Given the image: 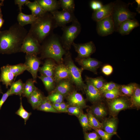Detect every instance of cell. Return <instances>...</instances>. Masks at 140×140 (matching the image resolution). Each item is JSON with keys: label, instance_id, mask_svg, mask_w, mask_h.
I'll return each mask as SVG.
<instances>
[{"label": "cell", "instance_id": "ab89813d", "mask_svg": "<svg viewBox=\"0 0 140 140\" xmlns=\"http://www.w3.org/2000/svg\"><path fill=\"white\" fill-rule=\"evenodd\" d=\"M120 88H117L103 93L105 97L108 99H113L117 98L120 95Z\"/></svg>", "mask_w": 140, "mask_h": 140}, {"label": "cell", "instance_id": "ee69618b", "mask_svg": "<svg viewBox=\"0 0 140 140\" xmlns=\"http://www.w3.org/2000/svg\"><path fill=\"white\" fill-rule=\"evenodd\" d=\"M54 108L58 112H67L68 105L62 102L60 103H52Z\"/></svg>", "mask_w": 140, "mask_h": 140}, {"label": "cell", "instance_id": "e0dca14e", "mask_svg": "<svg viewBox=\"0 0 140 140\" xmlns=\"http://www.w3.org/2000/svg\"><path fill=\"white\" fill-rule=\"evenodd\" d=\"M53 77L55 83H57L63 80H70V74L68 69L63 63L57 65L55 69Z\"/></svg>", "mask_w": 140, "mask_h": 140}, {"label": "cell", "instance_id": "681fc988", "mask_svg": "<svg viewBox=\"0 0 140 140\" xmlns=\"http://www.w3.org/2000/svg\"><path fill=\"white\" fill-rule=\"evenodd\" d=\"M10 95L9 89H8L7 91L3 94L0 100V110L2 106L5 101L8 97Z\"/></svg>", "mask_w": 140, "mask_h": 140}, {"label": "cell", "instance_id": "d4e9b609", "mask_svg": "<svg viewBox=\"0 0 140 140\" xmlns=\"http://www.w3.org/2000/svg\"><path fill=\"white\" fill-rule=\"evenodd\" d=\"M25 5L31 10V14L36 17H41L46 13L36 0L32 2L29 1Z\"/></svg>", "mask_w": 140, "mask_h": 140}, {"label": "cell", "instance_id": "83f0119b", "mask_svg": "<svg viewBox=\"0 0 140 140\" xmlns=\"http://www.w3.org/2000/svg\"><path fill=\"white\" fill-rule=\"evenodd\" d=\"M35 82L32 79H29L24 83L23 96L28 98L37 88L34 85Z\"/></svg>", "mask_w": 140, "mask_h": 140}, {"label": "cell", "instance_id": "52a82bcc", "mask_svg": "<svg viewBox=\"0 0 140 140\" xmlns=\"http://www.w3.org/2000/svg\"><path fill=\"white\" fill-rule=\"evenodd\" d=\"M41 50L40 44L28 32L22 43L20 52L37 55L40 53Z\"/></svg>", "mask_w": 140, "mask_h": 140}, {"label": "cell", "instance_id": "9a60e30c", "mask_svg": "<svg viewBox=\"0 0 140 140\" xmlns=\"http://www.w3.org/2000/svg\"><path fill=\"white\" fill-rule=\"evenodd\" d=\"M69 105L77 107L81 109L86 106L85 101L82 95L74 90L67 96Z\"/></svg>", "mask_w": 140, "mask_h": 140}, {"label": "cell", "instance_id": "4fadbf2b", "mask_svg": "<svg viewBox=\"0 0 140 140\" xmlns=\"http://www.w3.org/2000/svg\"><path fill=\"white\" fill-rule=\"evenodd\" d=\"M114 6V3L111 2L103 5L100 9L93 11L92 18L96 22L111 15Z\"/></svg>", "mask_w": 140, "mask_h": 140}, {"label": "cell", "instance_id": "d6986e66", "mask_svg": "<svg viewBox=\"0 0 140 140\" xmlns=\"http://www.w3.org/2000/svg\"><path fill=\"white\" fill-rule=\"evenodd\" d=\"M57 65L55 61L53 59H46L43 66L39 67L38 72L41 75L53 77Z\"/></svg>", "mask_w": 140, "mask_h": 140}, {"label": "cell", "instance_id": "f907efd6", "mask_svg": "<svg viewBox=\"0 0 140 140\" xmlns=\"http://www.w3.org/2000/svg\"><path fill=\"white\" fill-rule=\"evenodd\" d=\"M29 1L28 0H15L14 1L15 4L18 5L19 12L22 11V6L24 4L25 5Z\"/></svg>", "mask_w": 140, "mask_h": 140}, {"label": "cell", "instance_id": "2e32d148", "mask_svg": "<svg viewBox=\"0 0 140 140\" xmlns=\"http://www.w3.org/2000/svg\"><path fill=\"white\" fill-rule=\"evenodd\" d=\"M73 85L70 79L63 80L57 83L56 87L52 91L58 92L64 96H67L74 90Z\"/></svg>", "mask_w": 140, "mask_h": 140}, {"label": "cell", "instance_id": "4316f807", "mask_svg": "<svg viewBox=\"0 0 140 140\" xmlns=\"http://www.w3.org/2000/svg\"><path fill=\"white\" fill-rule=\"evenodd\" d=\"M24 83L21 79L14 82L9 89L10 95H18L21 97L24 89Z\"/></svg>", "mask_w": 140, "mask_h": 140}, {"label": "cell", "instance_id": "7dc6e473", "mask_svg": "<svg viewBox=\"0 0 140 140\" xmlns=\"http://www.w3.org/2000/svg\"><path fill=\"white\" fill-rule=\"evenodd\" d=\"M103 5L100 1L97 0L91 1L90 3V6L93 11L98 10L101 9Z\"/></svg>", "mask_w": 140, "mask_h": 140}, {"label": "cell", "instance_id": "7c38bea8", "mask_svg": "<svg viewBox=\"0 0 140 140\" xmlns=\"http://www.w3.org/2000/svg\"><path fill=\"white\" fill-rule=\"evenodd\" d=\"M75 60L83 70H88L95 74L96 73L97 70L101 64V62L97 59L90 57Z\"/></svg>", "mask_w": 140, "mask_h": 140}, {"label": "cell", "instance_id": "bcb514c9", "mask_svg": "<svg viewBox=\"0 0 140 140\" xmlns=\"http://www.w3.org/2000/svg\"><path fill=\"white\" fill-rule=\"evenodd\" d=\"M85 140H99L100 137L97 133H84Z\"/></svg>", "mask_w": 140, "mask_h": 140}, {"label": "cell", "instance_id": "3957f363", "mask_svg": "<svg viewBox=\"0 0 140 140\" xmlns=\"http://www.w3.org/2000/svg\"><path fill=\"white\" fill-rule=\"evenodd\" d=\"M57 27L52 14L46 12L31 25L28 33L40 44L52 33Z\"/></svg>", "mask_w": 140, "mask_h": 140}, {"label": "cell", "instance_id": "ba28073f", "mask_svg": "<svg viewBox=\"0 0 140 140\" xmlns=\"http://www.w3.org/2000/svg\"><path fill=\"white\" fill-rule=\"evenodd\" d=\"M41 63L40 58L37 55L26 54L24 64L26 67V70L31 74L35 83L37 82L38 72Z\"/></svg>", "mask_w": 140, "mask_h": 140}, {"label": "cell", "instance_id": "5bb4252c", "mask_svg": "<svg viewBox=\"0 0 140 140\" xmlns=\"http://www.w3.org/2000/svg\"><path fill=\"white\" fill-rule=\"evenodd\" d=\"M86 86L84 90L87 97L90 101L95 102L99 101L101 97V93L99 90L95 87L86 77Z\"/></svg>", "mask_w": 140, "mask_h": 140}, {"label": "cell", "instance_id": "74e56055", "mask_svg": "<svg viewBox=\"0 0 140 140\" xmlns=\"http://www.w3.org/2000/svg\"><path fill=\"white\" fill-rule=\"evenodd\" d=\"M135 84H130L121 86V90L124 94L128 95H132L133 93L136 85Z\"/></svg>", "mask_w": 140, "mask_h": 140}, {"label": "cell", "instance_id": "277c9868", "mask_svg": "<svg viewBox=\"0 0 140 140\" xmlns=\"http://www.w3.org/2000/svg\"><path fill=\"white\" fill-rule=\"evenodd\" d=\"M113 3L111 16L114 23L115 31L117 32L120 25L122 22L127 19H135L137 13L130 10L129 8L130 3L127 4L119 0Z\"/></svg>", "mask_w": 140, "mask_h": 140}, {"label": "cell", "instance_id": "5b68a950", "mask_svg": "<svg viewBox=\"0 0 140 140\" xmlns=\"http://www.w3.org/2000/svg\"><path fill=\"white\" fill-rule=\"evenodd\" d=\"M63 33L60 40L63 48L66 51L70 49L74 41L80 33L81 24L76 19L71 25L62 27Z\"/></svg>", "mask_w": 140, "mask_h": 140}, {"label": "cell", "instance_id": "d6a6232c", "mask_svg": "<svg viewBox=\"0 0 140 140\" xmlns=\"http://www.w3.org/2000/svg\"><path fill=\"white\" fill-rule=\"evenodd\" d=\"M62 10L74 12L75 9V1L74 0H59Z\"/></svg>", "mask_w": 140, "mask_h": 140}, {"label": "cell", "instance_id": "4dcf8cb0", "mask_svg": "<svg viewBox=\"0 0 140 140\" xmlns=\"http://www.w3.org/2000/svg\"><path fill=\"white\" fill-rule=\"evenodd\" d=\"M6 66L9 71L15 75V79L18 75L26 70V67L23 63L14 65H7Z\"/></svg>", "mask_w": 140, "mask_h": 140}, {"label": "cell", "instance_id": "f1b7e54d", "mask_svg": "<svg viewBox=\"0 0 140 140\" xmlns=\"http://www.w3.org/2000/svg\"><path fill=\"white\" fill-rule=\"evenodd\" d=\"M117 122L116 119L112 118L106 120L103 124V128L104 131L110 134H115Z\"/></svg>", "mask_w": 140, "mask_h": 140}, {"label": "cell", "instance_id": "7bdbcfd3", "mask_svg": "<svg viewBox=\"0 0 140 140\" xmlns=\"http://www.w3.org/2000/svg\"><path fill=\"white\" fill-rule=\"evenodd\" d=\"M96 132L101 137L102 140H109L111 137L115 134H110L103 131L100 129L93 128Z\"/></svg>", "mask_w": 140, "mask_h": 140}, {"label": "cell", "instance_id": "f6af8a7d", "mask_svg": "<svg viewBox=\"0 0 140 140\" xmlns=\"http://www.w3.org/2000/svg\"><path fill=\"white\" fill-rule=\"evenodd\" d=\"M81 110L77 107L70 106L68 107L67 112L79 117L82 113Z\"/></svg>", "mask_w": 140, "mask_h": 140}, {"label": "cell", "instance_id": "9c48e42d", "mask_svg": "<svg viewBox=\"0 0 140 140\" xmlns=\"http://www.w3.org/2000/svg\"><path fill=\"white\" fill-rule=\"evenodd\" d=\"M52 14L57 27H62L66 25L68 23L72 22L77 18L74 12L62 10H58L50 12Z\"/></svg>", "mask_w": 140, "mask_h": 140}, {"label": "cell", "instance_id": "8d00e7d4", "mask_svg": "<svg viewBox=\"0 0 140 140\" xmlns=\"http://www.w3.org/2000/svg\"><path fill=\"white\" fill-rule=\"evenodd\" d=\"M87 78L96 88L100 90L105 83L103 79L101 77L92 78L87 76Z\"/></svg>", "mask_w": 140, "mask_h": 140}, {"label": "cell", "instance_id": "8fae6325", "mask_svg": "<svg viewBox=\"0 0 140 140\" xmlns=\"http://www.w3.org/2000/svg\"><path fill=\"white\" fill-rule=\"evenodd\" d=\"M98 34L102 37L112 34L115 31L114 22L111 16L96 22Z\"/></svg>", "mask_w": 140, "mask_h": 140}, {"label": "cell", "instance_id": "f5cc1de1", "mask_svg": "<svg viewBox=\"0 0 140 140\" xmlns=\"http://www.w3.org/2000/svg\"><path fill=\"white\" fill-rule=\"evenodd\" d=\"M135 1L137 4V6L136 8V10L138 13H140V0H135Z\"/></svg>", "mask_w": 140, "mask_h": 140}, {"label": "cell", "instance_id": "d590c367", "mask_svg": "<svg viewBox=\"0 0 140 140\" xmlns=\"http://www.w3.org/2000/svg\"><path fill=\"white\" fill-rule=\"evenodd\" d=\"M87 116L89 124L91 128L100 129L102 128L103 123L100 122L91 112H89Z\"/></svg>", "mask_w": 140, "mask_h": 140}, {"label": "cell", "instance_id": "30bf717a", "mask_svg": "<svg viewBox=\"0 0 140 140\" xmlns=\"http://www.w3.org/2000/svg\"><path fill=\"white\" fill-rule=\"evenodd\" d=\"M72 45L78 53V56L75 59L90 57L96 51L95 44L92 41L81 44H76L74 42Z\"/></svg>", "mask_w": 140, "mask_h": 140}, {"label": "cell", "instance_id": "603a6c76", "mask_svg": "<svg viewBox=\"0 0 140 140\" xmlns=\"http://www.w3.org/2000/svg\"><path fill=\"white\" fill-rule=\"evenodd\" d=\"M44 96L37 88L27 98L33 109H37L41 104Z\"/></svg>", "mask_w": 140, "mask_h": 140}, {"label": "cell", "instance_id": "f35d334b", "mask_svg": "<svg viewBox=\"0 0 140 140\" xmlns=\"http://www.w3.org/2000/svg\"><path fill=\"white\" fill-rule=\"evenodd\" d=\"M120 87L118 85L114 82H109L105 83L99 90L101 93H103L115 89L119 88Z\"/></svg>", "mask_w": 140, "mask_h": 140}, {"label": "cell", "instance_id": "816d5d0a", "mask_svg": "<svg viewBox=\"0 0 140 140\" xmlns=\"http://www.w3.org/2000/svg\"><path fill=\"white\" fill-rule=\"evenodd\" d=\"M2 3H1V5L0 7V29L2 26L4 22V20L3 18V15L2 13V11L1 6Z\"/></svg>", "mask_w": 140, "mask_h": 140}, {"label": "cell", "instance_id": "60d3db41", "mask_svg": "<svg viewBox=\"0 0 140 140\" xmlns=\"http://www.w3.org/2000/svg\"><path fill=\"white\" fill-rule=\"evenodd\" d=\"M132 98L133 103L137 106L140 105V89L138 86H136Z\"/></svg>", "mask_w": 140, "mask_h": 140}, {"label": "cell", "instance_id": "b9f144b4", "mask_svg": "<svg viewBox=\"0 0 140 140\" xmlns=\"http://www.w3.org/2000/svg\"><path fill=\"white\" fill-rule=\"evenodd\" d=\"M78 117L80 122L84 130H89L91 128L89 124L87 116L86 114L82 113Z\"/></svg>", "mask_w": 140, "mask_h": 140}, {"label": "cell", "instance_id": "1f68e13d", "mask_svg": "<svg viewBox=\"0 0 140 140\" xmlns=\"http://www.w3.org/2000/svg\"><path fill=\"white\" fill-rule=\"evenodd\" d=\"M91 112L95 117L101 118L105 116L107 114L105 107L101 104H99L93 107Z\"/></svg>", "mask_w": 140, "mask_h": 140}, {"label": "cell", "instance_id": "f546056e", "mask_svg": "<svg viewBox=\"0 0 140 140\" xmlns=\"http://www.w3.org/2000/svg\"><path fill=\"white\" fill-rule=\"evenodd\" d=\"M37 110L46 112L57 113L58 111L53 107L52 103L44 97L43 101Z\"/></svg>", "mask_w": 140, "mask_h": 140}, {"label": "cell", "instance_id": "e575fe53", "mask_svg": "<svg viewBox=\"0 0 140 140\" xmlns=\"http://www.w3.org/2000/svg\"><path fill=\"white\" fill-rule=\"evenodd\" d=\"M64 97L58 92L52 91L46 97L52 103H60L63 102Z\"/></svg>", "mask_w": 140, "mask_h": 140}, {"label": "cell", "instance_id": "cb8c5ba5", "mask_svg": "<svg viewBox=\"0 0 140 140\" xmlns=\"http://www.w3.org/2000/svg\"><path fill=\"white\" fill-rule=\"evenodd\" d=\"M38 17L32 15H27L19 12L17 17L18 23L20 26L24 27L26 25L33 23Z\"/></svg>", "mask_w": 140, "mask_h": 140}, {"label": "cell", "instance_id": "7a4b0ae2", "mask_svg": "<svg viewBox=\"0 0 140 140\" xmlns=\"http://www.w3.org/2000/svg\"><path fill=\"white\" fill-rule=\"evenodd\" d=\"M66 52L62 47L60 38L52 34L42 43L40 58L42 59H51L59 64L63 63V57Z\"/></svg>", "mask_w": 140, "mask_h": 140}, {"label": "cell", "instance_id": "ffe728a7", "mask_svg": "<svg viewBox=\"0 0 140 140\" xmlns=\"http://www.w3.org/2000/svg\"><path fill=\"white\" fill-rule=\"evenodd\" d=\"M128 106L127 100L122 98L117 97L112 99L109 103L110 110L115 113L126 109Z\"/></svg>", "mask_w": 140, "mask_h": 140}, {"label": "cell", "instance_id": "7402d4cb", "mask_svg": "<svg viewBox=\"0 0 140 140\" xmlns=\"http://www.w3.org/2000/svg\"><path fill=\"white\" fill-rule=\"evenodd\" d=\"M46 12H51L57 10L60 7L59 1L57 0H36Z\"/></svg>", "mask_w": 140, "mask_h": 140}, {"label": "cell", "instance_id": "484cf974", "mask_svg": "<svg viewBox=\"0 0 140 140\" xmlns=\"http://www.w3.org/2000/svg\"><path fill=\"white\" fill-rule=\"evenodd\" d=\"M38 77L42 81L47 91L51 92L54 89L55 82L53 77L41 75Z\"/></svg>", "mask_w": 140, "mask_h": 140}, {"label": "cell", "instance_id": "44dd1931", "mask_svg": "<svg viewBox=\"0 0 140 140\" xmlns=\"http://www.w3.org/2000/svg\"><path fill=\"white\" fill-rule=\"evenodd\" d=\"M15 80V76L8 69L6 66L1 68L0 81L5 86L6 88L11 86Z\"/></svg>", "mask_w": 140, "mask_h": 140}, {"label": "cell", "instance_id": "c3c4849f", "mask_svg": "<svg viewBox=\"0 0 140 140\" xmlns=\"http://www.w3.org/2000/svg\"><path fill=\"white\" fill-rule=\"evenodd\" d=\"M102 72L103 74L106 75L108 76L111 74L113 71L112 66L109 65H106L102 67Z\"/></svg>", "mask_w": 140, "mask_h": 140}, {"label": "cell", "instance_id": "6da1fadb", "mask_svg": "<svg viewBox=\"0 0 140 140\" xmlns=\"http://www.w3.org/2000/svg\"><path fill=\"white\" fill-rule=\"evenodd\" d=\"M28 32L18 23L13 25L8 30L0 31V53L11 54L20 52L22 43Z\"/></svg>", "mask_w": 140, "mask_h": 140}, {"label": "cell", "instance_id": "db71d44e", "mask_svg": "<svg viewBox=\"0 0 140 140\" xmlns=\"http://www.w3.org/2000/svg\"><path fill=\"white\" fill-rule=\"evenodd\" d=\"M2 93V90L1 89V86L0 84V94Z\"/></svg>", "mask_w": 140, "mask_h": 140}, {"label": "cell", "instance_id": "ac0fdd59", "mask_svg": "<svg viewBox=\"0 0 140 140\" xmlns=\"http://www.w3.org/2000/svg\"><path fill=\"white\" fill-rule=\"evenodd\" d=\"M139 26V23L136 19H127L120 24L117 32L122 35H128L134 29Z\"/></svg>", "mask_w": 140, "mask_h": 140}, {"label": "cell", "instance_id": "836d02e7", "mask_svg": "<svg viewBox=\"0 0 140 140\" xmlns=\"http://www.w3.org/2000/svg\"><path fill=\"white\" fill-rule=\"evenodd\" d=\"M16 114L19 116L24 120L25 124H26L27 121L32 114L31 112H29L24 109L22 103V98L20 97V106L19 109L16 111Z\"/></svg>", "mask_w": 140, "mask_h": 140}, {"label": "cell", "instance_id": "8992f818", "mask_svg": "<svg viewBox=\"0 0 140 140\" xmlns=\"http://www.w3.org/2000/svg\"><path fill=\"white\" fill-rule=\"evenodd\" d=\"M63 61L69 71L70 80L76 88L80 89H85L86 85L83 80L82 73L83 70L78 67L73 60L70 52L68 51L65 54Z\"/></svg>", "mask_w": 140, "mask_h": 140}]
</instances>
